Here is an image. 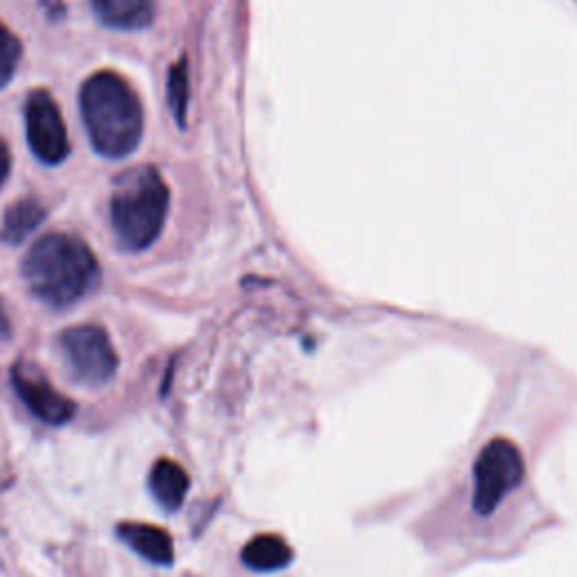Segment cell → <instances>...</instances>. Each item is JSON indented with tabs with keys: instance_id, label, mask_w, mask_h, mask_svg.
Segmentation results:
<instances>
[{
	"instance_id": "cell-15",
	"label": "cell",
	"mask_w": 577,
	"mask_h": 577,
	"mask_svg": "<svg viewBox=\"0 0 577 577\" xmlns=\"http://www.w3.org/2000/svg\"><path fill=\"white\" fill-rule=\"evenodd\" d=\"M7 172H10V149L3 140H0V185L5 183Z\"/></svg>"
},
{
	"instance_id": "cell-1",
	"label": "cell",
	"mask_w": 577,
	"mask_h": 577,
	"mask_svg": "<svg viewBox=\"0 0 577 577\" xmlns=\"http://www.w3.org/2000/svg\"><path fill=\"white\" fill-rule=\"evenodd\" d=\"M23 275L32 294L50 307H70L100 282V264L82 239L50 233L30 248Z\"/></svg>"
},
{
	"instance_id": "cell-5",
	"label": "cell",
	"mask_w": 577,
	"mask_h": 577,
	"mask_svg": "<svg viewBox=\"0 0 577 577\" xmlns=\"http://www.w3.org/2000/svg\"><path fill=\"white\" fill-rule=\"evenodd\" d=\"M59 352L73 377L88 386H102L118 370V354L102 327L77 325L61 332Z\"/></svg>"
},
{
	"instance_id": "cell-13",
	"label": "cell",
	"mask_w": 577,
	"mask_h": 577,
	"mask_svg": "<svg viewBox=\"0 0 577 577\" xmlns=\"http://www.w3.org/2000/svg\"><path fill=\"white\" fill-rule=\"evenodd\" d=\"M21 41L16 39V34L0 21V88L12 82V77L19 68L21 61Z\"/></svg>"
},
{
	"instance_id": "cell-16",
	"label": "cell",
	"mask_w": 577,
	"mask_h": 577,
	"mask_svg": "<svg viewBox=\"0 0 577 577\" xmlns=\"http://www.w3.org/2000/svg\"><path fill=\"white\" fill-rule=\"evenodd\" d=\"M12 334V327H10V318H7L3 303H0V341H7Z\"/></svg>"
},
{
	"instance_id": "cell-4",
	"label": "cell",
	"mask_w": 577,
	"mask_h": 577,
	"mask_svg": "<svg viewBox=\"0 0 577 577\" xmlns=\"http://www.w3.org/2000/svg\"><path fill=\"white\" fill-rule=\"evenodd\" d=\"M523 476L526 463L512 440L494 438L487 442L474 465V510L490 517L505 496L517 490Z\"/></svg>"
},
{
	"instance_id": "cell-8",
	"label": "cell",
	"mask_w": 577,
	"mask_h": 577,
	"mask_svg": "<svg viewBox=\"0 0 577 577\" xmlns=\"http://www.w3.org/2000/svg\"><path fill=\"white\" fill-rule=\"evenodd\" d=\"M118 535L133 553L145 557L147 562L158 566H170L174 562L172 537L163 528L152 523H120Z\"/></svg>"
},
{
	"instance_id": "cell-3",
	"label": "cell",
	"mask_w": 577,
	"mask_h": 577,
	"mask_svg": "<svg viewBox=\"0 0 577 577\" xmlns=\"http://www.w3.org/2000/svg\"><path fill=\"white\" fill-rule=\"evenodd\" d=\"M170 190L154 167H133L115 181L111 194V226L127 251H142L161 235Z\"/></svg>"
},
{
	"instance_id": "cell-12",
	"label": "cell",
	"mask_w": 577,
	"mask_h": 577,
	"mask_svg": "<svg viewBox=\"0 0 577 577\" xmlns=\"http://www.w3.org/2000/svg\"><path fill=\"white\" fill-rule=\"evenodd\" d=\"M43 219H46V208L37 199L16 201L5 212L0 239L10 246L21 244L23 239H28L41 226Z\"/></svg>"
},
{
	"instance_id": "cell-11",
	"label": "cell",
	"mask_w": 577,
	"mask_h": 577,
	"mask_svg": "<svg viewBox=\"0 0 577 577\" xmlns=\"http://www.w3.org/2000/svg\"><path fill=\"white\" fill-rule=\"evenodd\" d=\"M294 550L278 535H257L242 550V562L257 573H271L287 568Z\"/></svg>"
},
{
	"instance_id": "cell-6",
	"label": "cell",
	"mask_w": 577,
	"mask_h": 577,
	"mask_svg": "<svg viewBox=\"0 0 577 577\" xmlns=\"http://www.w3.org/2000/svg\"><path fill=\"white\" fill-rule=\"evenodd\" d=\"M25 129L34 156L48 165L64 161L70 152L64 118L48 91H32L25 102Z\"/></svg>"
},
{
	"instance_id": "cell-7",
	"label": "cell",
	"mask_w": 577,
	"mask_h": 577,
	"mask_svg": "<svg viewBox=\"0 0 577 577\" xmlns=\"http://www.w3.org/2000/svg\"><path fill=\"white\" fill-rule=\"evenodd\" d=\"M12 384L16 395L21 397V402L28 406V411L34 417H39L41 422L59 426L73 420L75 404L61 395L59 390L52 388L41 375H34V372L16 366L12 372Z\"/></svg>"
},
{
	"instance_id": "cell-10",
	"label": "cell",
	"mask_w": 577,
	"mask_h": 577,
	"mask_svg": "<svg viewBox=\"0 0 577 577\" xmlns=\"http://www.w3.org/2000/svg\"><path fill=\"white\" fill-rule=\"evenodd\" d=\"M149 490H152V496L163 508L174 510L185 501V494L190 490V476L179 463L163 458L152 467Z\"/></svg>"
},
{
	"instance_id": "cell-9",
	"label": "cell",
	"mask_w": 577,
	"mask_h": 577,
	"mask_svg": "<svg viewBox=\"0 0 577 577\" xmlns=\"http://www.w3.org/2000/svg\"><path fill=\"white\" fill-rule=\"evenodd\" d=\"M102 23L115 30H140L154 19V0H91Z\"/></svg>"
},
{
	"instance_id": "cell-14",
	"label": "cell",
	"mask_w": 577,
	"mask_h": 577,
	"mask_svg": "<svg viewBox=\"0 0 577 577\" xmlns=\"http://www.w3.org/2000/svg\"><path fill=\"white\" fill-rule=\"evenodd\" d=\"M188 102H190V77H188V64L181 59L179 64L172 68L170 73V104L179 124H185V115H188Z\"/></svg>"
},
{
	"instance_id": "cell-2",
	"label": "cell",
	"mask_w": 577,
	"mask_h": 577,
	"mask_svg": "<svg viewBox=\"0 0 577 577\" xmlns=\"http://www.w3.org/2000/svg\"><path fill=\"white\" fill-rule=\"evenodd\" d=\"M82 118L97 154L122 158L142 138V106L133 88L120 75L97 73L82 86Z\"/></svg>"
}]
</instances>
